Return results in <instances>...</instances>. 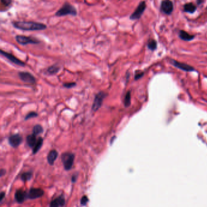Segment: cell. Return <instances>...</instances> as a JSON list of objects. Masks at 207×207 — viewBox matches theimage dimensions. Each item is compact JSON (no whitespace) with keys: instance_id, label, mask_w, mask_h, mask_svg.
Masks as SVG:
<instances>
[{"instance_id":"cell-13","label":"cell","mask_w":207,"mask_h":207,"mask_svg":"<svg viewBox=\"0 0 207 207\" xmlns=\"http://www.w3.org/2000/svg\"><path fill=\"white\" fill-rule=\"evenodd\" d=\"M60 70V67L58 65V64H53L49 67H48L46 69V74L49 75H53L57 74Z\"/></svg>"},{"instance_id":"cell-18","label":"cell","mask_w":207,"mask_h":207,"mask_svg":"<svg viewBox=\"0 0 207 207\" xmlns=\"http://www.w3.org/2000/svg\"><path fill=\"white\" fill-rule=\"evenodd\" d=\"M183 11L184 12L193 14L196 11V6L191 3H187L183 6Z\"/></svg>"},{"instance_id":"cell-24","label":"cell","mask_w":207,"mask_h":207,"mask_svg":"<svg viewBox=\"0 0 207 207\" xmlns=\"http://www.w3.org/2000/svg\"><path fill=\"white\" fill-rule=\"evenodd\" d=\"M38 114L37 112H36L35 111H31V112H30L26 114V115L24 117V120H27L29 119L36 117H38Z\"/></svg>"},{"instance_id":"cell-26","label":"cell","mask_w":207,"mask_h":207,"mask_svg":"<svg viewBox=\"0 0 207 207\" xmlns=\"http://www.w3.org/2000/svg\"><path fill=\"white\" fill-rule=\"evenodd\" d=\"M63 87L67 88V89H71L72 88H74L75 86H77V83L75 82H71V83H65L63 85Z\"/></svg>"},{"instance_id":"cell-16","label":"cell","mask_w":207,"mask_h":207,"mask_svg":"<svg viewBox=\"0 0 207 207\" xmlns=\"http://www.w3.org/2000/svg\"><path fill=\"white\" fill-rule=\"evenodd\" d=\"M194 35H191L184 30H181L179 32V37L184 41H191L194 39Z\"/></svg>"},{"instance_id":"cell-1","label":"cell","mask_w":207,"mask_h":207,"mask_svg":"<svg viewBox=\"0 0 207 207\" xmlns=\"http://www.w3.org/2000/svg\"><path fill=\"white\" fill-rule=\"evenodd\" d=\"M12 25L16 29L29 31L43 30L47 27L44 23L35 21H13Z\"/></svg>"},{"instance_id":"cell-5","label":"cell","mask_w":207,"mask_h":207,"mask_svg":"<svg viewBox=\"0 0 207 207\" xmlns=\"http://www.w3.org/2000/svg\"><path fill=\"white\" fill-rule=\"evenodd\" d=\"M61 160L66 170H69L73 166L74 161V154L72 153H64L61 156Z\"/></svg>"},{"instance_id":"cell-14","label":"cell","mask_w":207,"mask_h":207,"mask_svg":"<svg viewBox=\"0 0 207 207\" xmlns=\"http://www.w3.org/2000/svg\"><path fill=\"white\" fill-rule=\"evenodd\" d=\"M64 204V198L63 196H60L58 199L52 200L50 204V207H59L60 205L63 206Z\"/></svg>"},{"instance_id":"cell-15","label":"cell","mask_w":207,"mask_h":207,"mask_svg":"<svg viewBox=\"0 0 207 207\" xmlns=\"http://www.w3.org/2000/svg\"><path fill=\"white\" fill-rule=\"evenodd\" d=\"M58 156V152L55 150H52L51 151L48 155V162L50 165H54L55 160L57 159Z\"/></svg>"},{"instance_id":"cell-6","label":"cell","mask_w":207,"mask_h":207,"mask_svg":"<svg viewBox=\"0 0 207 207\" xmlns=\"http://www.w3.org/2000/svg\"><path fill=\"white\" fill-rule=\"evenodd\" d=\"M0 54H1V55H3V57L6 58L11 62L14 63L15 64H17L18 66H22V67H24L26 66V64L24 62H23L21 60L18 59L17 57H16L15 55H14L13 54H12L11 53L7 52L2 49L1 51H0Z\"/></svg>"},{"instance_id":"cell-17","label":"cell","mask_w":207,"mask_h":207,"mask_svg":"<svg viewBox=\"0 0 207 207\" xmlns=\"http://www.w3.org/2000/svg\"><path fill=\"white\" fill-rule=\"evenodd\" d=\"M36 136L35 134H32L30 135L27 136V138H26V142L27 145L30 147V148H34V146H35L36 143Z\"/></svg>"},{"instance_id":"cell-3","label":"cell","mask_w":207,"mask_h":207,"mask_svg":"<svg viewBox=\"0 0 207 207\" xmlns=\"http://www.w3.org/2000/svg\"><path fill=\"white\" fill-rule=\"evenodd\" d=\"M15 39L17 41V42L21 45H27L29 44L38 45L40 43V41L36 38H33L30 36L21 35H16Z\"/></svg>"},{"instance_id":"cell-20","label":"cell","mask_w":207,"mask_h":207,"mask_svg":"<svg viewBox=\"0 0 207 207\" xmlns=\"http://www.w3.org/2000/svg\"><path fill=\"white\" fill-rule=\"evenodd\" d=\"M43 139L41 137H39L38 139V140H37L35 146L33 148V154L36 153L39 150L41 146H42V145H43Z\"/></svg>"},{"instance_id":"cell-12","label":"cell","mask_w":207,"mask_h":207,"mask_svg":"<svg viewBox=\"0 0 207 207\" xmlns=\"http://www.w3.org/2000/svg\"><path fill=\"white\" fill-rule=\"evenodd\" d=\"M44 194V191L39 188H32L29 191L28 197L31 199H37Z\"/></svg>"},{"instance_id":"cell-30","label":"cell","mask_w":207,"mask_h":207,"mask_svg":"<svg viewBox=\"0 0 207 207\" xmlns=\"http://www.w3.org/2000/svg\"><path fill=\"white\" fill-rule=\"evenodd\" d=\"M5 196V193H3V192L2 193V194H1V201H2V200H3V199L4 198Z\"/></svg>"},{"instance_id":"cell-7","label":"cell","mask_w":207,"mask_h":207,"mask_svg":"<svg viewBox=\"0 0 207 207\" xmlns=\"http://www.w3.org/2000/svg\"><path fill=\"white\" fill-rule=\"evenodd\" d=\"M18 75L20 80L23 81V82L31 84V85H33L35 83L36 79L35 77L31 73L29 72L21 71V72H19Z\"/></svg>"},{"instance_id":"cell-23","label":"cell","mask_w":207,"mask_h":207,"mask_svg":"<svg viewBox=\"0 0 207 207\" xmlns=\"http://www.w3.org/2000/svg\"><path fill=\"white\" fill-rule=\"evenodd\" d=\"M157 45L156 41L154 39H150L148 43V48L151 51H154L157 48Z\"/></svg>"},{"instance_id":"cell-4","label":"cell","mask_w":207,"mask_h":207,"mask_svg":"<svg viewBox=\"0 0 207 207\" xmlns=\"http://www.w3.org/2000/svg\"><path fill=\"white\" fill-rule=\"evenodd\" d=\"M107 96L108 94L103 91H100L96 95L91 108L93 112L97 111L102 107L103 102Z\"/></svg>"},{"instance_id":"cell-11","label":"cell","mask_w":207,"mask_h":207,"mask_svg":"<svg viewBox=\"0 0 207 207\" xmlns=\"http://www.w3.org/2000/svg\"><path fill=\"white\" fill-rule=\"evenodd\" d=\"M23 138L19 134H15L12 135L9 138V144L13 147H17L22 142Z\"/></svg>"},{"instance_id":"cell-8","label":"cell","mask_w":207,"mask_h":207,"mask_svg":"<svg viewBox=\"0 0 207 207\" xmlns=\"http://www.w3.org/2000/svg\"><path fill=\"white\" fill-rule=\"evenodd\" d=\"M146 8V3L145 2H140L139 5H138L137 8H136V9L135 10V11L131 15L130 17V20H136L139 19L142 17Z\"/></svg>"},{"instance_id":"cell-21","label":"cell","mask_w":207,"mask_h":207,"mask_svg":"<svg viewBox=\"0 0 207 207\" xmlns=\"http://www.w3.org/2000/svg\"><path fill=\"white\" fill-rule=\"evenodd\" d=\"M131 92L128 91L125 96V99H124V105L126 108L129 107L131 105Z\"/></svg>"},{"instance_id":"cell-22","label":"cell","mask_w":207,"mask_h":207,"mask_svg":"<svg viewBox=\"0 0 207 207\" xmlns=\"http://www.w3.org/2000/svg\"><path fill=\"white\" fill-rule=\"evenodd\" d=\"M43 132V128L40 125H36L33 128V134L37 136Z\"/></svg>"},{"instance_id":"cell-10","label":"cell","mask_w":207,"mask_h":207,"mask_svg":"<svg viewBox=\"0 0 207 207\" xmlns=\"http://www.w3.org/2000/svg\"><path fill=\"white\" fill-rule=\"evenodd\" d=\"M171 63L173 66H174L175 67H177L178 69H180L184 71L191 72V71H194V69L193 67H192V66H191L187 64H185L183 63H180V62L176 61V60H171Z\"/></svg>"},{"instance_id":"cell-29","label":"cell","mask_w":207,"mask_h":207,"mask_svg":"<svg viewBox=\"0 0 207 207\" xmlns=\"http://www.w3.org/2000/svg\"><path fill=\"white\" fill-rule=\"evenodd\" d=\"M88 201V199L86 196H83L81 199V204L83 205H85Z\"/></svg>"},{"instance_id":"cell-2","label":"cell","mask_w":207,"mask_h":207,"mask_svg":"<svg viewBox=\"0 0 207 207\" xmlns=\"http://www.w3.org/2000/svg\"><path fill=\"white\" fill-rule=\"evenodd\" d=\"M77 9L74 6L72 5L68 2L64 3L62 7L59 9L55 13V16L57 17H63L66 15H72L76 16L77 15Z\"/></svg>"},{"instance_id":"cell-28","label":"cell","mask_w":207,"mask_h":207,"mask_svg":"<svg viewBox=\"0 0 207 207\" xmlns=\"http://www.w3.org/2000/svg\"><path fill=\"white\" fill-rule=\"evenodd\" d=\"M143 75H144V73L142 72H139V73H137V72L136 73L135 76H134V79H135V80H137L141 78L143 76Z\"/></svg>"},{"instance_id":"cell-25","label":"cell","mask_w":207,"mask_h":207,"mask_svg":"<svg viewBox=\"0 0 207 207\" xmlns=\"http://www.w3.org/2000/svg\"><path fill=\"white\" fill-rule=\"evenodd\" d=\"M32 176V174L30 172H27L25 173H23L21 176V179L24 181V182H26L29 180H30L31 179Z\"/></svg>"},{"instance_id":"cell-27","label":"cell","mask_w":207,"mask_h":207,"mask_svg":"<svg viewBox=\"0 0 207 207\" xmlns=\"http://www.w3.org/2000/svg\"><path fill=\"white\" fill-rule=\"evenodd\" d=\"M12 3V2L11 1V0H2L1 1L2 7L3 6H4L5 7H9Z\"/></svg>"},{"instance_id":"cell-19","label":"cell","mask_w":207,"mask_h":207,"mask_svg":"<svg viewBox=\"0 0 207 207\" xmlns=\"http://www.w3.org/2000/svg\"><path fill=\"white\" fill-rule=\"evenodd\" d=\"M15 197L18 203H23L25 199V193L22 190H18L15 193Z\"/></svg>"},{"instance_id":"cell-9","label":"cell","mask_w":207,"mask_h":207,"mask_svg":"<svg viewBox=\"0 0 207 207\" xmlns=\"http://www.w3.org/2000/svg\"><path fill=\"white\" fill-rule=\"evenodd\" d=\"M174 6L173 3L171 1H163L161 3L160 9L162 12L167 15H170L172 13L173 11Z\"/></svg>"}]
</instances>
